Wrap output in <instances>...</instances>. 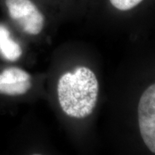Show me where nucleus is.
Segmentation results:
<instances>
[{
	"mask_svg": "<svg viewBox=\"0 0 155 155\" xmlns=\"http://www.w3.org/2000/svg\"><path fill=\"white\" fill-rule=\"evenodd\" d=\"M115 8L121 11H127L133 9L143 0H109Z\"/></svg>",
	"mask_w": 155,
	"mask_h": 155,
	"instance_id": "423d86ee",
	"label": "nucleus"
},
{
	"mask_svg": "<svg viewBox=\"0 0 155 155\" xmlns=\"http://www.w3.org/2000/svg\"><path fill=\"white\" fill-rule=\"evenodd\" d=\"M0 52L9 61L18 60L22 54L20 45L11 38L9 31L0 25Z\"/></svg>",
	"mask_w": 155,
	"mask_h": 155,
	"instance_id": "39448f33",
	"label": "nucleus"
},
{
	"mask_svg": "<svg viewBox=\"0 0 155 155\" xmlns=\"http://www.w3.org/2000/svg\"><path fill=\"white\" fill-rule=\"evenodd\" d=\"M31 86L30 75L24 70L12 67L0 73V94L23 95L30 90Z\"/></svg>",
	"mask_w": 155,
	"mask_h": 155,
	"instance_id": "20e7f679",
	"label": "nucleus"
},
{
	"mask_svg": "<svg viewBox=\"0 0 155 155\" xmlns=\"http://www.w3.org/2000/svg\"><path fill=\"white\" fill-rule=\"evenodd\" d=\"M9 16L25 33L37 35L42 32L45 18L30 0H6Z\"/></svg>",
	"mask_w": 155,
	"mask_h": 155,
	"instance_id": "f03ea898",
	"label": "nucleus"
},
{
	"mask_svg": "<svg viewBox=\"0 0 155 155\" xmlns=\"http://www.w3.org/2000/svg\"><path fill=\"white\" fill-rule=\"evenodd\" d=\"M98 82L90 68L81 66L73 73H64L58 83L60 106L66 115L83 119L91 115L96 107Z\"/></svg>",
	"mask_w": 155,
	"mask_h": 155,
	"instance_id": "f257e3e1",
	"label": "nucleus"
},
{
	"mask_svg": "<svg viewBox=\"0 0 155 155\" xmlns=\"http://www.w3.org/2000/svg\"><path fill=\"white\" fill-rule=\"evenodd\" d=\"M138 121L141 138L155 154V83L144 91L139 99Z\"/></svg>",
	"mask_w": 155,
	"mask_h": 155,
	"instance_id": "7ed1b4c3",
	"label": "nucleus"
}]
</instances>
